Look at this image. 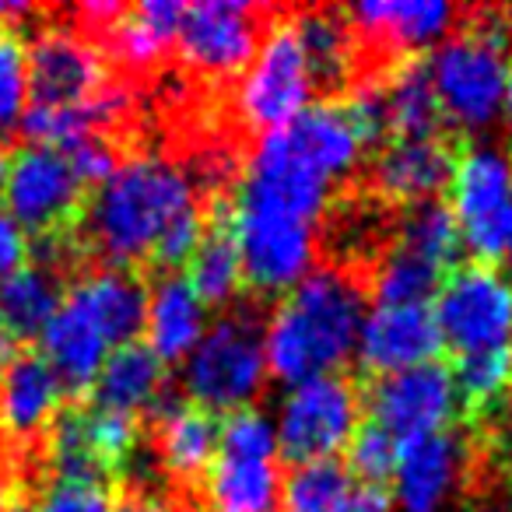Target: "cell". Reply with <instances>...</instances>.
Masks as SVG:
<instances>
[{
  "instance_id": "6da1fadb",
  "label": "cell",
  "mask_w": 512,
  "mask_h": 512,
  "mask_svg": "<svg viewBox=\"0 0 512 512\" xmlns=\"http://www.w3.org/2000/svg\"><path fill=\"white\" fill-rule=\"evenodd\" d=\"M365 141L341 102H313L292 123L260 134L242 169L232 211L313 225L334 186L358 169Z\"/></svg>"
},
{
  "instance_id": "7a4b0ae2",
  "label": "cell",
  "mask_w": 512,
  "mask_h": 512,
  "mask_svg": "<svg viewBox=\"0 0 512 512\" xmlns=\"http://www.w3.org/2000/svg\"><path fill=\"white\" fill-rule=\"evenodd\" d=\"M365 320V285L344 267H313L264 327L267 376L299 386L337 376L355 358Z\"/></svg>"
},
{
  "instance_id": "3957f363",
  "label": "cell",
  "mask_w": 512,
  "mask_h": 512,
  "mask_svg": "<svg viewBox=\"0 0 512 512\" xmlns=\"http://www.w3.org/2000/svg\"><path fill=\"white\" fill-rule=\"evenodd\" d=\"M190 207H197V186L183 165L162 155L123 158L81 207V242L106 267L130 271L151 260L162 232Z\"/></svg>"
},
{
  "instance_id": "277c9868",
  "label": "cell",
  "mask_w": 512,
  "mask_h": 512,
  "mask_svg": "<svg viewBox=\"0 0 512 512\" xmlns=\"http://www.w3.org/2000/svg\"><path fill=\"white\" fill-rule=\"evenodd\" d=\"M505 43L509 18L474 11L467 29H456L425 57L442 120L463 130H484L498 120L505 99Z\"/></svg>"
},
{
  "instance_id": "5b68a950",
  "label": "cell",
  "mask_w": 512,
  "mask_h": 512,
  "mask_svg": "<svg viewBox=\"0 0 512 512\" xmlns=\"http://www.w3.org/2000/svg\"><path fill=\"white\" fill-rule=\"evenodd\" d=\"M267 386L264 327L246 309H228L183 358L186 404L207 414L249 411Z\"/></svg>"
},
{
  "instance_id": "8992f818",
  "label": "cell",
  "mask_w": 512,
  "mask_h": 512,
  "mask_svg": "<svg viewBox=\"0 0 512 512\" xmlns=\"http://www.w3.org/2000/svg\"><path fill=\"white\" fill-rule=\"evenodd\" d=\"M274 418L264 411H235L221 418L218 453L204 474L211 512H274L281 505V467Z\"/></svg>"
},
{
  "instance_id": "52a82bcc",
  "label": "cell",
  "mask_w": 512,
  "mask_h": 512,
  "mask_svg": "<svg viewBox=\"0 0 512 512\" xmlns=\"http://www.w3.org/2000/svg\"><path fill=\"white\" fill-rule=\"evenodd\" d=\"M362 411V393L341 372L288 386L278 404V418H274L278 453L288 456L295 467L337 460L362 425Z\"/></svg>"
},
{
  "instance_id": "ba28073f",
  "label": "cell",
  "mask_w": 512,
  "mask_h": 512,
  "mask_svg": "<svg viewBox=\"0 0 512 512\" xmlns=\"http://www.w3.org/2000/svg\"><path fill=\"white\" fill-rule=\"evenodd\" d=\"M316 78L306 60L299 36L292 29V18H281L256 46L249 67L239 74L235 85V109L253 130L267 134L285 123H292L302 109L313 106Z\"/></svg>"
},
{
  "instance_id": "9c48e42d",
  "label": "cell",
  "mask_w": 512,
  "mask_h": 512,
  "mask_svg": "<svg viewBox=\"0 0 512 512\" xmlns=\"http://www.w3.org/2000/svg\"><path fill=\"white\" fill-rule=\"evenodd\" d=\"M442 348L460 355L512 348V278L488 264H463L442 278L432 299Z\"/></svg>"
},
{
  "instance_id": "30bf717a",
  "label": "cell",
  "mask_w": 512,
  "mask_h": 512,
  "mask_svg": "<svg viewBox=\"0 0 512 512\" xmlns=\"http://www.w3.org/2000/svg\"><path fill=\"white\" fill-rule=\"evenodd\" d=\"M449 211L460 225L463 249L477 264H495L505 249V218L512 207V155L498 144L456 151L449 176Z\"/></svg>"
},
{
  "instance_id": "8fae6325",
  "label": "cell",
  "mask_w": 512,
  "mask_h": 512,
  "mask_svg": "<svg viewBox=\"0 0 512 512\" xmlns=\"http://www.w3.org/2000/svg\"><path fill=\"white\" fill-rule=\"evenodd\" d=\"M88 186L78 179L67 151L46 144H25L8 158L4 169V204L25 235H53L78 225Z\"/></svg>"
},
{
  "instance_id": "7c38bea8",
  "label": "cell",
  "mask_w": 512,
  "mask_h": 512,
  "mask_svg": "<svg viewBox=\"0 0 512 512\" xmlns=\"http://www.w3.org/2000/svg\"><path fill=\"white\" fill-rule=\"evenodd\" d=\"M239 246L242 278L253 292L281 295L292 292L316 267V228L302 221L267 218V214H242L228 204L218 207Z\"/></svg>"
},
{
  "instance_id": "4fadbf2b",
  "label": "cell",
  "mask_w": 512,
  "mask_h": 512,
  "mask_svg": "<svg viewBox=\"0 0 512 512\" xmlns=\"http://www.w3.org/2000/svg\"><path fill=\"white\" fill-rule=\"evenodd\" d=\"M362 404L372 414L369 421H376L400 442L449 432L456 411L463 407L453 383V369L442 362H425L404 372L376 376Z\"/></svg>"
},
{
  "instance_id": "5bb4252c",
  "label": "cell",
  "mask_w": 512,
  "mask_h": 512,
  "mask_svg": "<svg viewBox=\"0 0 512 512\" xmlns=\"http://www.w3.org/2000/svg\"><path fill=\"white\" fill-rule=\"evenodd\" d=\"M264 15L246 0H197L183 8L172 46L200 74H242L264 39Z\"/></svg>"
},
{
  "instance_id": "9a60e30c",
  "label": "cell",
  "mask_w": 512,
  "mask_h": 512,
  "mask_svg": "<svg viewBox=\"0 0 512 512\" xmlns=\"http://www.w3.org/2000/svg\"><path fill=\"white\" fill-rule=\"evenodd\" d=\"M109 81L102 46L74 25H43L29 43V106H81Z\"/></svg>"
},
{
  "instance_id": "2e32d148",
  "label": "cell",
  "mask_w": 512,
  "mask_h": 512,
  "mask_svg": "<svg viewBox=\"0 0 512 512\" xmlns=\"http://www.w3.org/2000/svg\"><path fill=\"white\" fill-rule=\"evenodd\" d=\"M442 337L432 306H376L365 309L355 358L372 376H390L414 365L439 362Z\"/></svg>"
},
{
  "instance_id": "e0dca14e",
  "label": "cell",
  "mask_w": 512,
  "mask_h": 512,
  "mask_svg": "<svg viewBox=\"0 0 512 512\" xmlns=\"http://www.w3.org/2000/svg\"><path fill=\"white\" fill-rule=\"evenodd\" d=\"M467 446L460 435L435 432L400 442L390 477V498L397 512H442L460 488Z\"/></svg>"
},
{
  "instance_id": "ac0fdd59",
  "label": "cell",
  "mask_w": 512,
  "mask_h": 512,
  "mask_svg": "<svg viewBox=\"0 0 512 512\" xmlns=\"http://www.w3.org/2000/svg\"><path fill=\"white\" fill-rule=\"evenodd\" d=\"M453 162L456 148L439 134L390 137L372 158L369 186L393 204H425V200H439V193L449 186Z\"/></svg>"
},
{
  "instance_id": "d6986e66",
  "label": "cell",
  "mask_w": 512,
  "mask_h": 512,
  "mask_svg": "<svg viewBox=\"0 0 512 512\" xmlns=\"http://www.w3.org/2000/svg\"><path fill=\"white\" fill-rule=\"evenodd\" d=\"M344 15L355 36L418 57V50H435L453 36L463 11L449 0H369Z\"/></svg>"
},
{
  "instance_id": "ffe728a7",
  "label": "cell",
  "mask_w": 512,
  "mask_h": 512,
  "mask_svg": "<svg viewBox=\"0 0 512 512\" xmlns=\"http://www.w3.org/2000/svg\"><path fill=\"white\" fill-rule=\"evenodd\" d=\"M74 309L88 316L106 334L113 348L130 344L144 334V313H148V288L134 271L123 267H102L88 271L64 292Z\"/></svg>"
},
{
  "instance_id": "44dd1931",
  "label": "cell",
  "mask_w": 512,
  "mask_h": 512,
  "mask_svg": "<svg viewBox=\"0 0 512 512\" xmlns=\"http://www.w3.org/2000/svg\"><path fill=\"white\" fill-rule=\"evenodd\" d=\"M165 383L169 365L155 355L144 341L120 344L102 362L99 376L92 383V407L141 421L144 411L155 414L165 404Z\"/></svg>"
},
{
  "instance_id": "7402d4cb",
  "label": "cell",
  "mask_w": 512,
  "mask_h": 512,
  "mask_svg": "<svg viewBox=\"0 0 512 512\" xmlns=\"http://www.w3.org/2000/svg\"><path fill=\"white\" fill-rule=\"evenodd\" d=\"M67 390L43 355H15L0 372V428L11 439H32L57 421Z\"/></svg>"
},
{
  "instance_id": "603a6c76",
  "label": "cell",
  "mask_w": 512,
  "mask_h": 512,
  "mask_svg": "<svg viewBox=\"0 0 512 512\" xmlns=\"http://www.w3.org/2000/svg\"><path fill=\"white\" fill-rule=\"evenodd\" d=\"M207 327H211L207 306L183 274H165L148 292V313H144L148 341L144 344L165 365H183V358L197 348Z\"/></svg>"
},
{
  "instance_id": "cb8c5ba5",
  "label": "cell",
  "mask_w": 512,
  "mask_h": 512,
  "mask_svg": "<svg viewBox=\"0 0 512 512\" xmlns=\"http://www.w3.org/2000/svg\"><path fill=\"white\" fill-rule=\"evenodd\" d=\"M158 456L165 470L179 481H200L211 470L218 453L221 418L200 411V407L176 400L158 407Z\"/></svg>"
},
{
  "instance_id": "d4e9b609",
  "label": "cell",
  "mask_w": 512,
  "mask_h": 512,
  "mask_svg": "<svg viewBox=\"0 0 512 512\" xmlns=\"http://www.w3.org/2000/svg\"><path fill=\"white\" fill-rule=\"evenodd\" d=\"M183 8L186 4L179 0H144L137 8H123V15L102 32L109 53L130 71H151L162 60L165 46L176 43Z\"/></svg>"
},
{
  "instance_id": "484cf974",
  "label": "cell",
  "mask_w": 512,
  "mask_h": 512,
  "mask_svg": "<svg viewBox=\"0 0 512 512\" xmlns=\"http://www.w3.org/2000/svg\"><path fill=\"white\" fill-rule=\"evenodd\" d=\"M379 85H383L386 116H390V137L439 134L442 109L435 99L425 57H400L393 67H386Z\"/></svg>"
},
{
  "instance_id": "4316f807",
  "label": "cell",
  "mask_w": 512,
  "mask_h": 512,
  "mask_svg": "<svg viewBox=\"0 0 512 512\" xmlns=\"http://www.w3.org/2000/svg\"><path fill=\"white\" fill-rule=\"evenodd\" d=\"M292 29L299 36L306 60L313 67L316 88H341L348 85L358 57V36L351 32L344 11H299L292 15Z\"/></svg>"
},
{
  "instance_id": "83f0119b",
  "label": "cell",
  "mask_w": 512,
  "mask_h": 512,
  "mask_svg": "<svg viewBox=\"0 0 512 512\" xmlns=\"http://www.w3.org/2000/svg\"><path fill=\"white\" fill-rule=\"evenodd\" d=\"M60 302H64L60 274L39 264H25L0 281V327L15 341L39 337L57 316Z\"/></svg>"
},
{
  "instance_id": "f1b7e54d",
  "label": "cell",
  "mask_w": 512,
  "mask_h": 512,
  "mask_svg": "<svg viewBox=\"0 0 512 512\" xmlns=\"http://www.w3.org/2000/svg\"><path fill=\"white\" fill-rule=\"evenodd\" d=\"M183 278L190 281V288L200 295L207 309H225L239 299L242 285H246L239 246H235L232 232H228L225 218L218 211H214V221L207 225L197 253L190 256Z\"/></svg>"
},
{
  "instance_id": "f546056e",
  "label": "cell",
  "mask_w": 512,
  "mask_h": 512,
  "mask_svg": "<svg viewBox=\"0 0 512 512\" xmlns=\"http://www.w3.org/2000/svg\"><path fill=\"white\" fill-rule=\"evenodd\" d=\"M397 246L418 253L421 260L435 264L439 271H453L463 253V239L449 204L425 200V204L404 207L397 218Z\"/></svg>"
},
{
  "instance_id": "4dcf8cb0",
  "label": "cell",
  "mask_w": 512,
  "mask_h": 512,
  "mask_svg": "<svg viewBox=\"0 0 512 512\" xmlns=\"http://www.w3.org/2000/svg\"><path fill=\"white\" fill-rule=\"evenodd\" d=\"M442 278L446 271L393 242L372 271V295L376 306H432Z\"/></svg>"
},
{
  "instance_id": "1f68e13d",
  "label": "cell",
  "mask_w": 512,
  "mask_h": 512,
  "mask_svg": "<svg viewBox=\"0 0 512 512\" xmlns=\"http://www.w3.org/2000/svg\"><path fill=\"white\" fill-rule=\"evenodd\" d=\"M351 484L355 477L341 460L299 463L281 484V505L285 512H334Z\"/></svg>"
},
{
  "instance_id": "d6a6232c",
  "label": "cell",
  "mask_w": 512,
  "mask_h": 512,
  "mask_svg": "<svg viewBox=\"0 0 512 512\" xmlns=\"http://www.w3.org/2000/svg\"><path fill=\"white\" fill-rule=\"evenodd\" d=\"M29 109V43L18 25H0V137L22 127Z\"/></svg>"
},
{
  "instance_id": "836d02e7",
  "label": "cell",
  "mask_w": 512,
  "mask_h": 512,
  "mask_svg": "<svg viewBox=\"0 0 512 512\" xmlns=\"http://www.w3.org/2000/svg\"><path fill=\"white\" fill-rule=\"evenodd\" d=\"M453 383L460 393V404L488 407L512 386V348L477 351V355H460L453 369Z\"/></svg>"
},
{
  "instance_id": "e575fe53",
  "label": "cell",
  "mask_w": 512,
  "mask_h": 512,
  "mask_svg": "<svg viewBox=\"0 0 512 512\" xmlns=\"http://www.w3.org/2000/svg\"><path fill=\"white\" fill-rule=\"evenodd\" d=\"M348 474L362 484H390L393 467H397V453H400V439H393L386 428H379L376 421H362L358 432L348 442Z\"/></svg>"
},
{
  "instance_id": "d590c367",
  "label": "cell",
  "mask_w": 512,
  "mask_h": 512,
  "mask_svg": "<svg viewBox=\"0 0 512 512\" xmlns=\"http://www.w3.org/2000/svg\"><path fill=\"white\" fill-rule=\"evenodd\" d=\"M207 232V218L200 207H190L186 214H179L176 221H172L169 228L162 232V239H158L155 253H151V264L162 267L165 274H176L179 267L190 264V256L197 253L200 239H204Z\"/></svg>"
},
{
  "instance_id": "8d00e7d4",
  "label": "cell",
  "mask_w": 512,
  "mask_h": 512,
  "mask_svg": "<svg viewBox=\"0 0 512 512\" xmlns=\"http://www.w3.org/2000/svg\"><path fill=\"white\" fill-rule=\"evenodd\" d=\"M116 509H120V505H116L109 484L53 477L50 488L39 498L36 512H116Z\"/></svg>"
},
{
  "instance_id": "74e56055",
  "label": "cell",
  "mask_w": 512,
  "mask_h": 512,
  "mask_svg": "<svg viewBox=\"0 0 512 512\" xmlns=\"http://www.w3.org/2000/svg\"><path fill=\"white\" fill-rule=\"evenodd\" d=\"M60 151H67L74 172H78V179L85 186H99L102 179L113 176V169L120 165V155H116V148L102 134L81 137V141H74L71 148H60Z\"/></svg>"
},
{
  "instance_id": "f35d334b",
  "label": "cell",
  "mask_w": 512,
  "mask_h": 512,
  "mask_svg": "<svg viewBox=\"0 0 512 512\" xmlns=\"http://www.w3.org/2000/svg\"><path fill=\"white\" fill-rule=\"evenodd\" d=\"M32 256L29 235L22 232L15 218L8 211H0V281L15 274L18 267H25V260Z\"/></svg>"
},
{
  "instance_id": "ab89813d",
  "label": "cell",
  "mask_w": 512,
  "mask_h": 512,
  "mask_svg": "<svg viewBox=\"0 0 512 512\" xmlns=\"http://www.w3.org/2000/svg\"><path fill=\"white\" fill-rule=\"evenodd\" d=\"M334 512H397V509H393L390 488H383V484L355 481L348 488V495L337 502Z\"/></svg>"
},
{
  "instance_id": "60d3db41",
  "label": "cell",
  "mask_w": 512,
  "mask_h": 512,
  "mask_svg": "<svg viewBox=\"0 0 512 512\" xmlns=\"http://www.w3.org/2000/svg\"><path fill=\"white\" fill-rule=\"evenodd\" d=\"M32 15L29 4H18V0H0V25H18V18Z\"/></svg>"
},
{
  "instance_id": "b9f144b4",
  "label": "cell",
  "mask_w": 512,
  "mask_h": 512,
  "mask_svg": "<svg viewBox=\"0 0 512 512\" xmlns=\"http://www.w3.org/2000/svg\"><path fill=\"white\" fill-rule=\"evenodd\" d=\"M116 512H172V505H165L162 498H134V502L120 505Z\"/></svg>"
},
{
  "instance_id": "7bdbcfd3",
  "label": "cell",
  "mask_w": 512,
  "mask_h": 512,
  "mask_svg": "<svg viewBox=\"0 0 512 512\" xmlns=\"http://www.w3.org/2000/svg\"><path fill=\"white\" fill-rule=\"evenodd\" d=\"M15 477H8L0 470V512H11L15 509Z\"/></svg>"
},
{
  "instance_id": "ee69618b",
  "label": "cell",
  "mask_w": 512,
  "mask_h": 512,
  "mask_svg": "<svg viewBox=\"0 0 512 512\" xmlns=\"http://www.w3.org/2000/svg\"><path fill=\"white\" fill-rule=\"evenodd\" d=\"M15 351H18V341L8 334V330L0 327V372H4L11 362H15Z\"/></svg>"
},
{
  "instance_id": "f6af8a7d",
  "label": "cell",
  "mask_w": 512,
  "mask_h": 512,
  "mask_svg": "<svg viewBox=\"0 0 512 512\" xmlns=\"http://www.w3.org/2000/svg\"><path fill=\"white\" fill-rule=\"evenodd\" d=\"M502 109L512 116V60H509V67H505V99H502Z\"/></svg>"
},
{
  "instance_id": "bcb514c9",
  "label": "cell",
  "mask_w": 512,
  "mask_h": 512,
  "mask_svg": "<svg viewBox=\"0 0 512 512\" xmlns=\"http://www.w3.org/2000/svg\"><path fill=\"white\" fill-rule=\"evenodd\" d=\"M502 260H509V267H512V207H509V218H505V249H502Z\"/></svg>"
},
{
  "instance_id": "7dc6e473",
  "label": "cell",
  "mask_w": 512,
  "mask_h": 512,
  "mask_svg": "<svg viewBox=\"0 0 512 512\" xmlns=\"http://www.w3.org/2000/svg\"><path fill=\"white\" fill-rule=\"evenodd\" d=\"M4 169H8V155L0 151V183H4Z\"/></svg>"
},
{
  "instance_id": "c3c4849f",
  "label": "cell",
  "mask_w": 512,
  "mask_h": 512,
  "mask_svg": "<svg viewBox=\"0 0 512 512\" xmlns=\"http://www.w3.org/2000/svg\"><path fill=\"white\" fill-rule=\"evenodd\" d=\"M11 512H29V509H22V505H15V509H11Z\"/></svg>"
},
{
  "instance_id": "681fc988",
  "label": "cell",
  "mask_w": 512,
  "mask_h": 512,
  "mask_svg": "<svg viewBox=\"0 0 512 512\" xmlns=\"http://www.w3.org/2000/svg\"><path fill=\"white\" fill-rule=\"evenodd\" d=\"M509 29H512V11H509Z\"/></svg>"
}]
</instances>
